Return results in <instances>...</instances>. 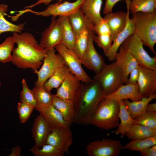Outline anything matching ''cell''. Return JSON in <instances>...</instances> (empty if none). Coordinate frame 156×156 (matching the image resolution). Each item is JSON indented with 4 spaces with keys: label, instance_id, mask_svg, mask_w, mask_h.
<instances>
[{
    "label": "cell",
    "instance_id": "obj_33",
    "mask_svg": "<svg viewBox=\"0 0 156 156\" xmlns=\"http://www.w3.org/2000/svg\"><path fill=\"white\" fill-rule=\"evenodd\" d=\"M155 145H156V135L144 139L131 140L123 146V148L140 152Z\"/></svg>",
    "mask_w": 156,
    "mask_h": 156
},
{
    "label": "cell",
    "instance_id": "obj_35",
    "mask_svg": "<svg viewBox=\"0 0 156 156\" xmlns=\"http://www.w3.org/2000/svg\"><path fill=\"white\" fill-rule=\"evenodd\" d=\"M14 43L12 36L7 37L0 44V62L5 64L10 62Z\"/></svg>",
    "mask_w": 156,
    "mask_h": 156
},
{
    "label": "cell",
    "instance_id": "obj_8",
    "mask_svg": "<svg viewBox=\"0 0 156 156\" xmlns=\"http://www.w3.org/2000/svg\"><path fill=\"white\" fill-rule=\"evenodd\" d=\"M54 48L48 49L43 60L42 66L39 70L33 72L38 76L35 87L43 86L45 82L60 66L65 64L62 56L55 53Z\"/></svg>",
    "mask_w": 156,
    "mask_h": 156
},
{
    "label": "cell",
    "instance_id": "obj_9",
    "mask_svg": "<svg viewBox=\"0 0 156 156\" xmlns=\"http://www.w3.org/2000/svg\"><path fill=\"white\" fill-rule=\"evenodd\" d=\"M84 0H76L70 2L66 1L63 3H55L50 4L46 9L41 12L34 11L29 9L20 11L21 14L27 12H31L35 15L47 17L51 16L56 17L57 16H68L79 9Z\"/></svg>",
    "mask_w": 156,
    "mask_h": 156
},
{
    "label": "cell",
    "instance_id": "obj_5",
    "mask_svg": "<svg viewBox=\"0 0 156 156\" xmlns=\"http://www.w3.org/2000/svg\"><path fill=\"white\" fill-rule=\"evenodd\" d=\"M93 79L100 83L105 95L113 92L124 83L122 70L115 62L105 64Z\"/></svg>",
    "mask_w": 156,
    "mask_h": 156
},
{
    "label": "cell",
    "instance_id": "obj_6",
    "mask_svg": "<svg viewBox=\"0 0 156 156\" xmlns=\"http://www.w3.org/2000/svg\"><path fill=\"white\" fill-rule=\"evenodd\" d=\"M142 40L135 33L128 37L121 46L129 50L139 64L156 70V56H151L143 47Z\"/></svg>",
    "mask_w": 156,
    "mask_h": 156
},
{
    "label": "cell",
    "instance_id": "obj_1",
    "mask_svg": "<svg viewBox=\"0 0 156 156\" xmlns=\"http://www.w3.org/2000/svg\"><path fill=\"white\" fill-rule=\"evenodd\" d=\"M12 37L17 47L12 51L10 62L19 68L38 70L47 49L40 47L31 33L14 32Z\"/></svg>",
    "mask_w": 156,
    "mask_h": 156
},
{
    "label": "cell",
    "instance_id": "obj_11",
    "mask_svg": "<svg viewBox=\"0 0 156 156\" xmlns=\"http://www.w3.org/2000/svg\"><path fill=\"white\" fill-rule=\"evenodd\" d=\"M94 31L90 30L88 47L81 59L82 64L97 74L101 71L105 63L103 57L97 52L94 46Z\"/></svg>",
    "mask_w": 156,
    "mask_h": 156
},
{
    "label": "cell",
    "instance_id": "obj_4",
    "mask_svg": "<svg viewBox=\"0 0 156 156\" xmlns=\"http://www.w3.org/2000/svg\"><path fill=\"white\" fill-rule=\"evenodd\" d=\"M135 33L155 55L156 43V11L153 12H138L132 14Z\"/></svg>",
    "mask_w": 156,
    "mask_h": 156
},
{
    "label": "cell",
    "instance_id": "obj_28",
    "mask_svg": "<svg viewBox=\"0 0 156 156\" xmlns=\"http://www.w3.org/2000/svg\"><path fill=\"white\" fill-rule=\"evenodd\" d=\"M70 73L69 68L65 64L60 66L45 82L44 87L49 92L53 89H57Z\"/></svg>",
    "mask_w": 156,
    "mask_h": 156
},
{
    "label": "cell",
    "instance_id": "obj_27",
    "mask_svg": "<svg viewBox=\"0 0 156 156\" xmlns=\"http://www.w3.org/2000/svg\"><path fill=\"white\" fill-rule=\"evenodd\" d=\"M156 98V94H152L147 97H143L138 101H131L128 99L124 100L127 109L133 119L146 111L148 103Z\"/></svg>",
    "mask_w": 156,
    "mask_h": 156
},
{
    "label": "cell",
    "instance_id": "obj_46",
    "mask_svg": "<svg viewBox=\"0 0 156 156\" xmlns=\"http://www.w3.org/2000/svg\"><path fill=\"white\" fill-rule=\"evenodd\" d=\"M11 150L12 152L9 155L10 156H20L21 155V148L18 146L13 147Z\"/></svg>",
    "mask_w": 156,
    "mask_h": 156
},
{
    "label": "cell",
    "instance_id": "obj_20",
    "mask_svg": "<svg viewBox=\"0 0 156 156\" xmlns=\"http://www.w3.org/2000/svg\"><path fill=\"white\" fill-rule=\"evenodd\" d=\"M127 12H112L105 14L103 17L109 27L113 40L125 27L127 22Z\"/></svg>",
    "mask_w": 156,
    "mask_h": 156
},
{
    "label": "cell",
    "instance_id": "obj_21",
    "mask_svg": "<svg viewBox=\"0 0 156 156\" xmlns=\"http://www.w3.org/2000/svg\"><path fill=\"white\" fill-rule=\"evenodd\" d=\"M35 109L42 115L51 128L69 127L70 124L65 120L60 113L52 105L47 107Z\"/></svg>",
    "mask_w": 156,
    "mask_h": 156
},
{
    "label": "cell",
    "instance_id": "obj_23",
    "mask_svg": "<svg viewBox=\"0 0 156 156\" xmlns=\"http://www.w3.org/2000/svg\"><path fill=\"white\" fill-rule=\"evenodd\" d=\"M103 0H84L80 8L94 25L102 20L101 11Z\"/></svg>",
    "mask_w": 156,
    "mask_h": 156
},
{
    "label": "cell",
    "instance_id": "obj_13",
    "mask_svg": "<svg viewBox=\"0 0 156 156\" xmlns=\"http://www.w3.org/2000/svg\"><path fill=\"white\" fill-rule=\"evenodd\" d=\"M139 74L137 81L139 92L144 97L156 93V70L139 65Z\"/></svg>",
    "mask_w": 156,
    "mask_h": 156
},
{
    "label": "cell",
    "instance_id": "obj_40",
    "mask_svg": "<svg viewBox=\"0 0 156 156\" xmlns=\"http://www.w3.org/2000/svg\"><path fill=\"white\" fill-rule=\"evenodd\" d=\"M35 108L27 103L21 102L18 103L17 110L21 123L24 124L27 121Z\"/></svg>",
    "mask_w": 156,
    "mask_h": 156
},
{
    "label": "cell",
    "instance_id": "obj_10",
    "mask_svg": "<svg viewBox=\"0 0 156 156\" xmlns=\"http://www.w3.org/2000/svg\"><path fill=\"white\" fill-rule=\"evenodd\" d=\"M123 149L119 141L111 139L94 141L86 147L90 156H118Z\"/></svg>",
    "mask_w": 156,
    "mask_h": 156
},
{
    "label": "cell",
    "instance_id": "obj_42",
    "mask_svg": "<svg viewBox=\"0 0 156 156\" xmlns=\"http://www.w3.org/2000/svg\"><path fill=\"white\" fill-rule=\"evenodd\" d=\"M139 74L138 66L134 68L130 73L127 83L135 84L137 83Z\"/></svg>",
    "mask_w": 156,
    "mask_h": 156
},
{
    "label": "cell",
    "instance_id": "obj_30",
    "mask_svg": "<svg viewBox=\"0 0 156 156\" xmlns=\"http://www.w3.org/2000/svg\"><path fill=\"white\" fill-rule=\"evenodd\" d=\"M8 10L7 4H0V35L7 32L21 33L25 23L15 25L7 20L5 18Z\"/></svg>",
    "mask_w": 156,
    "mask_h": 156
},
{
    "label": "cell",
    "instance_id": "obj_15",
    "mask_svg": "<svg viewBox=\"0 0 156 156\" xmlns=\"http://www.w3.org/2000/svg\"><path fill=\"white\" fill-rule=\"evenodd\" d=\"M125 2L127 12V21L125 26L114 40L109 50L104 53L108 59L111 61L115 60V55L122 43L130 35L135 33L134 21L133 18H129L130 12L128 4L126 0Z\"/></svg>",
    "mask_w": 156,
    "mask_h": 156
},
{
    "label": "cell",
    "instance_id": "obj_17",
    "mask_svg": "<svg viewBox=\"0 0 156 156\" xmlns=\"http://www.w3.org/2000/svg\"><path fill=\"white\" fill-rule=\"evenodd\" d=\"M103 97L119 101L128 99L131 101H138L144 97L139 92V87L137 83L122 84L113 92L105 95Z\"/></svg>",
    "mask_w": 156,
    "mask_h": 156
},
{
    "label": "cell",
    "instance_id": "obj_43",
    "mask_svg": "<svg viewBox=\"0 0 156 156\" xmlns=\"http://www.w3.org/2000/svg\"><path fill=\"white\" fill-rule=\"evenodd\" d=\"M122 0H106L103 10V14H106L112 12L115 5L118 2Z\"/></svg>",
    "mask_w": 156,
    "mask_h": 156
},
{
    "label": "cell",
    "instance_id": "obj_25",
    "mask_svg": "<svg viewBox=\"0 0 156 156\" xmlns=\"http://www.w3.org/2000/svg\"><path fill=\"white\" fill-rule=\"evenodd\" d=\"M56 19L62 29V39L61 43L67 48L73 49L76 36L68 16H59Z\"/></svg>",
    "mask_w": 156,
    "mask_h": 156
},
{
    "label": "cell",
    "instance_id": "obj_36",
    "mask_svg": "<svg viewBox=\"0 0 156 156\" xmlns=\"http://www.w3.org/2000/svg\"><path fill=\"white\" fill-rule=\"evenodd\" d=\"M29 151L35 156H63L65 153L59 148L47 144L40 148L33 146Z\"/></svg>",
    "mask_w": 156,
    "mask_h": 156
},
{
    "label": "cell",
    "instance_id": "obj_32",
    "mask_svg": "<svg viewBox=\"0 0 156 156\" xmlns=\"http://www.w3.org/2000/svg\"><path fill=\"white\" fill-rule=\"evenodd\" d=\"M31 90L36 102L35 108H45L52 105L53 94L47 90L44 86L34 87Z\"/></svg>",
    "mask_w": 156,
    "mask_h": 156
},
{
    "label": "cell",
    "instance_id": "obj_26",
    "mask_svg": "<svg viewBox=\"0 0 156 156\" xmlns=\"http://www.w3.org/2000/svg\"><path fill=\"white\" fill-rule=\"evenodd\" d=\"M118 102L119 107V117L120 122L114 133L116 135L120 134L122 138L130 127L134 124L135 121L127 109L124 100L119 101Z\"/></svg>",
    "mask_w": 156,
    "mask_h": 156
},
{
    "label": "cell",
    "instance_id": "obj_2",
    "mask_svg": "<svg viewBox=\"0 0 156 156\" xmlns=\"http://www.w3.org/2000/svg\"><path fill=\"white\" fill-rule=\"evenodd\" d=\"M105 95L98 81L93 79L89 83L81 82L74 100V123L84 125L90 124L93 114Z\"/></svg>",
    "mask_w": 156,
    "mask_h": 156
},
{
    "label": "cell",
    "instance_id": "obj_3",
    "mask_svg": "<svg viewBox=\"0 0 156 156\" xmlns=\"http://www.w3.org/2000/svg\"><path fill=\"white\" fill-rule=\"evenodd\" d=\"M119 112L118 101L103 97L93 114L90 124L105 130L117 127L119 123Z\"/></svg>",
    "mask_w": 156,
    "mask_h": 156
},
{
    "label": "cell",
    "instance_id": "obj_18",
    "mask_svg": "<svg viewBox=\"0 0 156 156\" xmlns=\"http://www.w3.org/2000/svg\"><path fill=\"white\" fill-rule=\"evenodd\" d=\"M51 129V127L40 113L34 120L31 131L32 137L35 142L34 146L35 147L40 148L46 144Z\"/></svg>",
    "mask_w": 156,
    "mask_h": 156
},
{
    "label": "cell",
    "instance_id": "obj_14",
    "mask_svg": "<svg viewBox=\"0 0 156 156\" xmlns=\"http://www.w3.org/2000/svg\"><path fill=\"white\" fill-rule=\"evenodd\" d=\"M62 33L61 26L56 17L52 16L51 24L42 34L39 45L41 47L48 49L54 48L61 42Z\"/></svg>",
    "mask_w": 156,
    "mask_h": 156
},
{
    "label": "cell",
    "instance_id": "obj_22",
    "mask_svg": "<svg viewBox=\"0 0 156 156\" xmlns=\"http://www.w3.org/2000/svg\"><path fill=\"white\" fill-rule=\"evenodd\" d=\"M52 105L59 111L67 122L70 124L74 123L75 111L74 101L62 99L54 94Z\"/></svg>",
    "mask_w": 156,
    "mask_h": 156
},
{
    "label": "cell",
    "instance_id": "obj_24",
    "mask_svg": "<svg viewBox=\"0 0 156 156\" xmlns=\"http://www.w3.org/2000/svg\"><path fill=\"white\" fill-rule=\"evenodd\" d=\"M68 17L76 36L86 28L94 31V25L80 8Z\"/></svg>",
    "mask_w": 156,
    "mask_h": 156
},
{
    "label": "cell",
    "instance_id": "obj_47",
    "mask_svg": "<svg viewBox=\"0 0 156 156\" xmlns=\"http://www.w3.org/2000/svg\"><path fill=\"white\" fill-rule=\"evenodd\" d=\"M146 111L149 112H156V103L148 104L146 107Z\"/></svg>",
    "mask_w": 156,
    "mask_h": 156
},
{
    "label": "cell",
    "instance_id": "obj_19",
    "mask_svg": "<svg viewBox=\"0 0 156 156\" xmlns=\"http://www.w3.org/2000/svg\"><path fill=\"white\" fill-rule=\"evenodd\" d=\"M81 82L77 77L70 73L57 89L54 95L64 99L74 101Z\"/></svg>",
    "mask_w": 156,
    "mask_h": 156
},
{
    "label": "cell",
    "instance_id": "obj_44",
    "mask_svg": "<svg viewBox=\"0 0 156 156\" xmlns=\"http://www.w3.org/2000/svg\"><path fill=\"white\" fill-rule=\"evenodd\" d=\"M140 153L142 156H156V145L145 149Z\"/></svg>",
    "mask_w": 156,
    "mask_h": 156
},
{
    "label": "cell",
    "instance_id": "obj_48",
    "mask_svg": "<svg viewBox=\"0 0 156 156\" xmlns=\"http://www.w3.org/2000/svg\"><path fill=\"white\" fill-rule=\"evenodd\" d=\"M1 83L0 82V89H1Z\"/></svg>",
    "mask_w": 156,
    "mask_h": 156
},
{
    "label": "cell",
    "instance_id": "obj_31",
    "mask_svg": "<svg viewBox=\"0 0 156 156\" xmlns=\"http://www.w3.org/2000/svg\"><path fill=\"white\" fill-rule=\"evenodd\" d=\"M156 135V130L138 124H134L125 135L130 140L142 139Z\"/></svg>",
    "mask_w": 156,
    "mask_h": 156
},
{
    "label": "cell",
    "instance_id": "obj_12",
    "mask_svg": "<svg viewBox=\"0 0 156 156\" xmlns=\"http://www.w3.org/2000/svg\"><path fill=\"white\" fill-rule=\"evenodd\" d=\"M72 142V133L69 127H58L52 128L46 144L51 145L65 153H68Z\"/></svg>",
    "mask_w": 156,
    "mask_h": 156
},
{
    "label": "cell",
    "instance_id": "obj_16",
    "mask_svg": "<svg viewBox=\"0 0 156 156\" xmlns=\"http://www.w3.org/2000/svg\"><path fill=\"white\" fill-rule=\"evenodd\" d=\"M118 50L115 56V62L121 69L123 83L126 84L130 73L139 64L129 50L121 46Z\"/></svg>",
    "mask_w": 156,
    "mask_h": 156
},
{
    "label": "cell",
    "instance_id": "obj_41",
    "mask_svg": "<svg viewBox=\"0 0 156 156\" xmlns=\"http://www.w3.org/2000/svg\"><path fill=\"white\" fill-rule=\"evenodd\" d=\"M94 31L97 35L110 34L109 27L103 19L94 25Z\"/></svg>",
    "mask_w": 156,
    "mask_h": 156
},
{
    "label": "cell",
    "instance_id": "obj_38",
    "mask_svg": "<svg viewBox=\"0 0 156 156\" xmlns=\"http://www.w3.org/2000/svg\"><path fill=\"white\" fill-rule=\"evenodd\" d=\"M22 90L20 94V102L27 103L36 107V101L32 91L29 88L27 82L24 78L22 80Z\"/></svg>",
    "mask_w": 156,
    "mask_h": 156
},
{
    "label": "cell",
    "instance_id": "obj_34",
    "mask_svg": "<svg viewBox=\"0 0 156 156\" xmlns=\"http://www.w3.org/2000/svg\"><path fill=\"white\" fill-rule=\"evenodd\" d=\"M90 29L86 28L76 36L73 50L81 59L88 47Z\"/></svg>",
    "mask_w": 156,
    "mask_h": 156
},
{
    "label": "cell",
    "instance_id": "obj_45",
    "mask_svg": "<svg viewBox=\"0 0 156 156\" xmlns=\"http://www.w3.org/2000/svg\"><path fill=\"white\" fill-rule=\"evenodd\" d=\"M53 0H38L34 3L33 4L29 6H27L24 9H30L41 4H44L46 5H47L49 4L51 1ZM58 0L59 1V2H60L62 0Z\"/></svg>",
    "mask_w": 156,
    "mask_h": 156
},
{
    "label": "cell",
    "instance_id": "obj_39",
    "mask_svg": "<svg viewBox=\"0 0 156 156\" xmlns=\"http://www.w3.org/2000/svg\"><path fill=\"white\" fill-rule=\"evenodd\" d=\"M93 40L97 46L103 50L105 53L111 47L113 39L110 34H106L94 35Z\"/></svg>",
    "mask_w": 156,
    "mask_h": 156
},
{
    "label": "cell",
    "instance_id": "obj_29",
    "mask_svg": "<svg viewBox=\"0 0 156 156\" xmlns=\"http://www.w3.org/2000/svg\"><path fill=\"white\" fill-rule=\"evenodd\" d=\"M132 14L138 12H153L156 11V0H126Z\"/></svg>",
    "mask_w": 156,
    "mask_h": 156
},
{
    "label": "cell",
    "instance_id": "obj_37",
    "mask_svg": "<svg viewBox=\"0 0 156 156\" xmlns=\"http://www.w3.org/2000/svg\"><path fill=\"white\" fill-rule=\"evenodd\" d=\"M134 119V124L144 125L156 130V112L146 111Z\"/></svg>",
    "mask_w": 156,
    "mask_h": 156
},
{
    "label": "cell",
    "instance_id": "obj_7",
    "mask_svg": "<svg viewBox=\"0 0 156 156\" xmlns=\"http://www.w3.org/2000/svg\"><path fill=\"white\" fill-rule=\"evenodd\" d=\"M54 48L62 57L70 73L75 76L81 82L88 83L93 81V79L83 69L81 59L73 49L67 48L61 43L56 45Z\"/></svg>",
    "mask_w": 156,
    "mask_h": 156
}]
</instances>
